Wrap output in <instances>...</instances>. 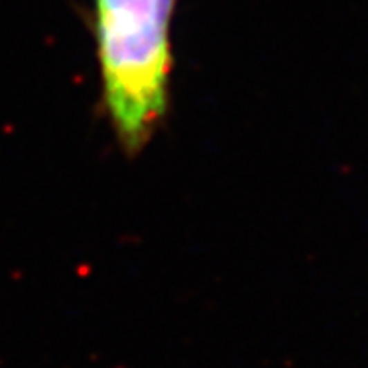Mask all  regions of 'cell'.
<instances>
[{"label":"cell","mask_w":368,"mask_h":368,"mask_svg":"<svg viewBox=\"0 0 368 368\" xmlns=\"http://www.w3.org/2000/svg\"><path fill=\"white\" fill-rule=\"evenodd\" d=\"M176 0H94L102 102L119 145L138 156L168 111Z\"/></svg>","instance_id":"cell-1"}]
</instances>
